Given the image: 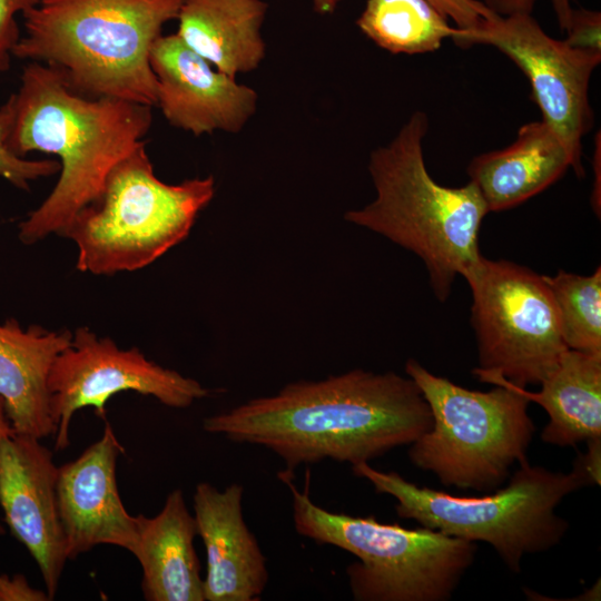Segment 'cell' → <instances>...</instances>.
<instances>
[{
  "label": "cell",
  "instance_id": "obj_1",
  "mask_svg": "<svg viewBox=\"0 0 601 601\" xmlns=\"http://www.w3.org/2000/svg\"><path fill=\"white\" fill-rule=\"evenodd\" d=\"M432 424L428 403L410 376L353 370L289 383L275 395L206 417L203 428L269 449L290 476L298 465L326 459L368 463L410 445Z\"/></svg>",
  "mask_w": 601,
  "mask_h": 601
},
{
  "label": "cell",
  "instance_id": "obj_2",
  "mask_svg": "<svg viewBox=\"0 0 601 601\" xmlns=\"http://www.w3.org/2000/svg\"><path fill=\"white\" fill-rule=\"evenodd\" d=\"M8 144L19 157L57 155L60 176L41 205L19 225V239L35 244L62 236L75 216L100 197L111 169L145 140L151 107L72 90L53 68L31 62L22 71Z\"/></svg>",
  "mask_w": 601,
  "mask_h": 601
},
{
  "label": "cell",
  "instance_id": "obj_3",
  "mask_svg": "<svg viewBox=\"0 0 601 601\" xmlns=\"http://www.w3.org/2000/svg\"><path fill=\"white\" fill-rule=\"evenodd\" d=\"M184 0H39L13 57L56 69L76 92L157 105L150 51Z\"/></svg>",
  "mask_w": 601,
  "mask_h": 601
},
{
  "label": "cell",
  "instance_id": "obj_4",
  "mask_svg": "<svg viewBox=\"0 0 601 601\" xmlns=\"http://www.w3.org/2000/svg\"><path fill=\"white\" fill-rule=\"evenodd\" d=\"M427 130V115L417 110L387 145L372 151L376 197L344 218L418 256L435 297L445 302L456 276L464 277L482 256L479 235L489 209L472 181L447 187L432 178L423 155Z\"/></svg>",
  "mask_w": 601,
  "mask_h": 601
},
{
  "label": "cell",
  "instance_id": "obj_5",
  "mask_svg": "<svg viewBox=\"0 0 601 601\" xmlns=\"http://www.w3.org/2000/svg\"><path fill=\"white\" fill-rule=\"evenodd\" d=\"M356 476L367 480L377 493L397 501L402 519L470 542H485L512 572H520L526 554L558 545L569 524L555 512L570 493L591 485L578 466L570 473L520 464L506 486L482 496H457L405 480L394 471L383 472L368 463L352 465Z\"/></svg>",
  "mask_w": 601,
  "mask_h": 601
},
{
  "label": "cell",
  "instance_id": "obj_6",
  "mask_svg": "<svg viewBox=\"0 0 601 601\" xmlns=\"http://www.w3.org/2000/svg\"><path fill=\"white\" fill-rule=\"evenodd\" d=\"M405 372L431 408L432 427L411 443L410 461L433 473L445 486L493 492L510 477L515 464L528 461L535 430L530 401L495 374L473 370L482 392L462 387L408 359Z\"/></svg>",
  "mask_w": 601,
  "mask_h": 601
},
{
  "label": "cell",
  "instance_id": "obj_7",
  "mask_svg": "<svg viewBox=\"0 0 601 601\" xmlns=\"http://www.w3.org/2000/svg\"><path fill=\"white\" fill-rule=\"evenodd\" d=\"M145 145L111 169L98 200L62 234L77 246L78 270L114 275L148 266L187 237L213 199V176L177 185L157 178Z\"/></svg>",
  "mask_w": 601,
  "mask_h": 601
},
{
  "label": "cell",
  "instance_id": "obj_8",
  "mask_svg": "<svg viewBox=\"0 0 601 601\" xmlns=\"http://www.w3.org/2000/svg\"><path fill=\"white\" fill-rule=\"evenodd\" d=\"M293 496L297 533L318 544H331L357 558L346 569L356 601H447L477 545L424 526L405 529L366 518L334 513L282 476Z\"/></svg>",
  "mask_w": 601,
  "mask_h": 601
},
{
  "label": "cell",
  "instance_id": "obj_9",
  "mask_svg": "<svg viewBox=\"0 0 601 601\" xmlns=\"http://www.w3.org/2000/svg\"><path fill=\"white\" fill-rule=\"evenodd\" d=\"M471 293L477 371L526 388L540 385L568 349L543 275L484 256L464 275Z\"/></svg>",
  "mask_w": 601,
  "mask_h": 601
},
{
  "label": "cell",
  "instance_id": "obj_10",
  "mask_svg": "<svg viewBox=\"0 0 601 601\" xmlns=\"http://www.w3.org/2000/svg\"><path fill=\"white\" fill-rule=\"evenodd\" d=\"M475 45L494 47L523 71L542 119L566 146L575 175L583 177L582 139L594 121L589 86L601 52L577 49L550 37L532 13L495 14L467 33L459 47Z\"/></svg>",
  "mask_w": 601,
  "mask_h": 601
},
{
  "label": "cell",
  "instance_id": "obj_11",
  "mask_svg": "<svg viewBox=\"0 0 601 601\" xmlns=\"http://www.w3.org/2000/svg\"><path fill=\"white\" fill-rule=\"evenodd\" d=\"M48 391L56 450L69 445V426L77 411L92 406L105 418L106 404L117 393L151 395L176 408L209 394L197 381L149 361L137 347L121 349L86 326L72 333L70 345L53 361Z\"/></svg>",
  "mask_w": 601,
  "mask_h": 601
},
{
  "label": "cell",
  "instance_id": "obj_12",
  "mask_svg": "<svg viewBox=\"0 0 601 601\" xmlns=\"http://www.w3.org/2000/svg\"><path fill=\"white\" fill-rule=\"evenodd\" d=\"M58 472L40 439L13 432L0 440L4 522L37 562L51 600L68 560L58 510Z\"/></svg>",
  "mask_w": 601,
  "mask_h": 601
},
{
  "label": "cell",
  "instance_id": "obj_13",
  "mask_svg": "<svg viewBox=\"0 0 601 601\" xmlns=\"http://www.w3.org/2000/svg\"><path fill=\"white\" fill-rule=\"evenodd\" d=\"M157 106L167 121L195 136L237 134L255 115L258 93L216 69L177 33L160 36L150 51Z\"/></svg>",
  "mask_w": 601,
  "mask_h": 601
},
{
  "label": "cell",
  "instance_id": "obj_14",
  "mask_svg": "<svg viewBox=\"0 0 601 601\" xmlns=\"http://www.w3.org/2000/svg\"><path fill=\"white\" fill-rule=\"evenodd\" d=\"M124 449L106 423L102 436L75 461L59 466L57 500L68 560L99 544L135 553L137 516L118 492L116 463Z\"/></svg>",
  "mask_w": 601,
  "mask_h": 601
},
{
  "label": "cell",
  "instance_id": "obj_15",
  "mask_svg": "<svg viewBox=\"0 0 601 601\" xmlns=\"http://www.w3.org/2000/svg\"><path fill=\"white\" fill-rule=\"evenodd\" d=\"M244 487L197 484L194 516L206 550L205 601H257L268 582L266 558L244 521Z\"/></svg>",
  "mask_w": 601,
  "mask_h": 601
},
{
  "label": "cell",
  "instance_id": "obj_16",
  "mask_svg": "<svg viewBox=\"0 0 601 601\" xmlns=\"http://www.w3.org/2000/svg\"><path fill=\"white\" fill-rule=\"evenodd\" d=\"M71 338L69 331L23 329L16 318L0 324V397L14 433L40 440L55 434L48 376Z\"/></svg>",
  "mask_w": 601,
  "mask_h": 601
},
{
  "label": "cell",
  "instance_id": "obj_17",
  "mask_svg": "<svg viewBox=\"0 0 601 601\" xmlns=\"http://www.w3.org/2000/svg\"><path fill=\"white\" fill-rule=\"evenodd\" d=\"M570 167L572 159L566 146L541 119L524 124L509 146L475 156L467 174L491 213L522 204Z\"/></svg>",
  "mask_w": 601,
  "mask_h": 601
},
{
  "label": "cell",
  "instance_id": "obj_18",
  "mask_svg": "<svg viewBox=\"0 0 601 601\" xmlns=\"http://www.w3.org/2000/svg\"><path fill=\"white\" fill-rule=\"evenodd\" d=\"M138 541L134 553L142 569L141 588L148 601H205L204 579L194 546L197 534L180 489L171 491L161 511L136 515Z\"/></svg>",
  "mask_w": 601,
  "mask_h": 601
},
{
  "label": "cell",
  "instance_id": "obj_19",
  "mask_svg": "<svg viewBox=\"0 0 601 601\" xmlns=\"http://www.w3.org/2000/svg\"><path fill=\"white\" fill-rule=\"evenodd\" d=\"M267 9L263 0H184L176 33L216 69L236 78L265 59L260 28Z\"/></svg>",
  "mask_w": 601,
  "mask_h": 601
},
{
  "label": "cell",
  "instance_id": "obj_20",
  "mask_svg": "<svg viewBox=\"0 0 601 601\" xmlns=\"http://www.w3.org/2000/svg\"><path fill=\"white\" fill-rule=\"evenodd\" d=\"M540 386L535 393L515 387L546 411L544 443L564 447L601 439V355L568 348Z\"/></svg>",
  "mask_w": 601,
  "mask_h": 601
},
{
  "label": "cell",
  "instance_id": "obj_21",
  "mask_svg": "<svg viewBox=\"0 0 601 601\" xmlns=\"http://www.w3.org/2000/svg\"><path fill=\"white\" fill-rule=\"evenodd\" d=\"M356 26L377 47L394 53L433 52L460 35L428 0H367Z\"/></svg>",
  "mask_w": 601,
  "mask_h": 601
},
{
  "label": "cell",
  "instance_id": "obj_22",
  "mask_svg": "<svg viewBox=\"0 0 601 601\" xmlns=\"http://www.w3.org/2000/svg\"><path fill=\"white\" fill-rule=\"evenodd\" d=\"M569 349L601 355V267L591 275L559 270L543 275Z\"/></svg>",
  "mask_w": 601,
  "mask_h": 601
},
{
  "label": "cell",
  "instance_id": "obj_23",
  "mask_svg": "<svg viewBox=\"0 0 601 601\" xmlns=\"http://www.w3.org/2000/svg\"><path fill=\"white\" fill-rule=\"evenodd\" d=\"M13 93L0 107V177L20 189H29V183L60 171V164L52 159L30 160L17 156L9 147L13 120Z\"/></svg>",
  "mask_w": 601,
  "mask_h": 601
},
{
  "label": "cell",
  "instance_id": "obj_24",
  "mask_svg": "<svg viewBox=\"0 0 601 601\" xmlns=\"http://www.w3.org/2000/svg\"><path fill=\"white\" fill-rule=\"evenodd\" d=\"M428 1L446 18L454 21L455 27L460 30V36L454 41L456 46L467 33L479 29L485 20L495 16L481 0Z\"/></svg>",
  "mask_w": 601,
  "mask_h": 601
},
{
  "label": "cell",
  "instance_id": "obj_25",
  "mask_svg": "<svg viewBox=\"0 0 601 601\" xmlns=\"http://www.w3.org/2000/svg\"><path fill=\"white\" fill-rule=\"evenodd\" d=\"M564 41L577 49L601 52V13L584 8L573 9L564 31Z\"/></svg>",
  "mask_w": 601,
  "mask_h": 601
},
{
  "label": "cell",
  "instance_id": "obj_26",
  "mask_svg": "<svg viewBox=\"0 0 601 601\" xmlns=\"http://www.w3.org/2000/svg\"><path fill=\"white\" fill-rule=\"evenodd\" d=\"M38 2L39 0H0V73L9 69L13 49L21 38L16 16L24 13Z\"/></svg>",
  "mask_w": 601,
  "mask_h": 601
},
{
  "label": "cell",
  "instance_id": "obj_27",
  "mask_svg": "<svg viewBox=\"0 0 601 601\" xmlns=\"http://www.w3.org/2000/svg\"><path fill=\"white\" fill-rule=\"evenodd\" d=\"M536 0H481V2L493 13L508 17L518 13H532ZM555 13L559 28L565 31L575 0H550Z\"/></svg>",
  "mask_w": 601,
  "mask_h": 601
},
{
  "label": "cell",
  "instance_id": "obj_28",
  "mask_svg": "<svg viewBox=\"0 0 601 601\" xmlns=\"http://www.w3.org/2000/svg\"><path fill=\"white\" fill-rule=\"evenodd\" d=\"M51 600L47 592L29 585L22 574L10 578L0 574V601H48Z\"/></svg>",
  "mask_w": 601,
  "mask_h": 601
},
{
  "label": "cell",
  "instance_id": "obj_29",
  "mask_svg": "<svg viewBox=\"0 0 601 601\" xmlns=\"http://www.w3.org/2000/svg\"><path fill=\"white\" fill-rule=\"evenodd\" d=\"M588 450L578 455L574 465L582 470L592 484L600 485L601 476V439L588 441Z\"/></svg>",
  "mask_w": 601,
  "mask_h": 601
},
{
  "label": "cell",
  "instance_id": "obj_30",
  "mask_svg": "<svg viewBox=\"0 0 601 601\" xmlns=\"http://www.w3.org/2000/svg\"><path fill=\"white\" fill-rule=\"evenodd\" d=\"M600 131L598 132V136H595V146H594V154H593V171H594V181H593V189L591 195V205L593 207V210L598 216L600 217V210H601V186H600V167H601V148H600Z\"/></svg>",
  "mask_w": 601,
  "mask_h": 601
},
{
  "label": "cell",
  "instance_id": "obj_31",
  "mask_svg": "<svg viewBox=\"0 0 601 601\" xmlns=\"http://www.w3.org/2000/svg\"><path fill=\"white\" fill-rule=\"evenodd\" d=\"M11 433H13V430L11 427L10 421L7 417L3 401L0 397V440ZM3 533H4V529L0 523V535Z\"/></svg>",
  "mask_w": 601,
  "mask_h": 601
},
{
  "label": "cell",
  "instance_id": "obj_32",
  "mask_svg": "<svg viewBox=\"0 0 601 601\" xmlns=\"http://www.w3.org/2000/svg\"><path fill=\"white\" fill-rule=\"evenodd\" d=\"M343 0H313L314 10L319 14H332Z\"/></svg>",
  "mask_w": 601,
  "mask_h": 601
}]
</instances>
